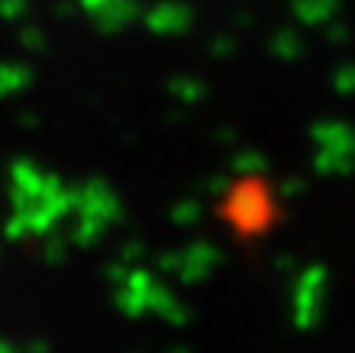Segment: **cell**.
Segmentation results:
<instances>
[{"mask_svg":"<svg viewBox=\"0 0 355 353\" xmlns=\"http://www.w3.org/2000/svg\"><path fill=\"white\" fill-rule=\"evenodd\" d=\"M25 81H28V72L19 66H0V97H6V94H12L16 88H22Z\"/></svg>","mask_w":355,"mask_h":353,"instance_id":"6da1fadb","label":"cell"},{"mask_svg":"<svg viewBox=\"0 0 355 353\" xmlns=\"http://www.w3.org/2000/svg\"><path fill=\"white\" fill-rule=\"evenodd\" d=\"M25 0H0V16L3 19H16L19 13H25Z\"/></svg>","mask_w":355,"mask_h":353,"instance_id":"7a4b0ae2","label":"cell"},{"mask_svg":"<svg viewBox=\"0 0 355 353\" xmlns=\"http://www.w3.org/2000/svg\"><path fill=\"white\" fill-rule=\"evenodd\" d=\"M0 353H12V350H10V344H3V341H0Z\"/></svg>","mask_w":355,"mask_h":353,"instance_id":"3957f363","label":"cell"}]
</instances>
